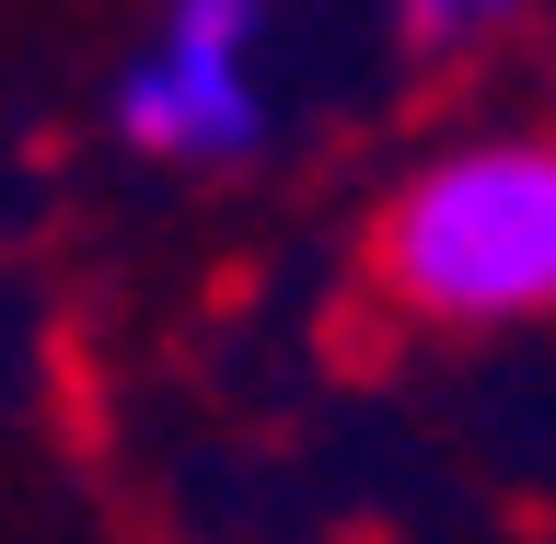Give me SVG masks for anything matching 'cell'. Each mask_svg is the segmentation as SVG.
<instances>
[{
	"label": "cell",
	"mask_w": 556,
	"mask_h": 544,
	"mask_svg": "<svg viewBox=\"0 0 556 544\" xmlns=\"http://www.w3.org/2000/svg\"><path fill=\"white\" fill-rule=\"evenodd\" d=\"M371 290L406 325L498 337L556 313V139H452L382 198Z\"/></svg>",
	"instance_id": "cell-1"
},
{
	"label": "cell",
	"mask_w": 556,
	"mask_h": 544,
	"mask_svg": "<svg viewBox=\"0 0 556 544\" xmlns=\"http://www.w3.org/2000/svg\"><path fill=\"white\" fill-rule=\"evenodd\" d=\"M116 139L163 174H220L267 139V0H163L104 93Z\"/></svg>",
	"instance_id": "cell-2"
},
{
	"label": "cell",
	"mask_w": 556,
	"mask_h": 544,
	"mask_svg": "<svg viewBox=\"0 0 556 544\" xmlns=\"http://www.w3.org/2000/svg\"><path fill=\"white\" fill-rule=\"evenodd\" d=\"M521 12H533V0H394V35H406L417 59H476V47H498Z\"/></svg>",
	"instance_id": "cell-3"
}]
</instances>
